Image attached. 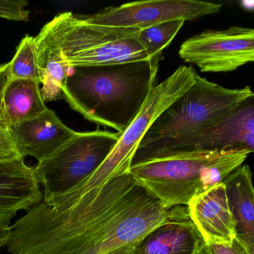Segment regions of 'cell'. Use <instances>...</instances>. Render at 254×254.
I'll return each instance as SVG.
<instances>
[{
	"label": "cell",
	"mask_w": 254,
	"mask_h": 254,
	"mask_svg": "<svg viewBox=\"0 0 254 254\" xmlns=\"http://www.w3.org/2000/svg\"><path fill=\"white\" fill-rule=\"evenodd\" d=\"M187 219V206L166 207L128 172L80 195L42 200L11 225L5 248L11 254H107Z\"/></svg>",
	"instance_id": "cell-1"
},
{
	"label": "cell",
	"mask_w": 254,
	"mask_h": 254,
	"mask_svg": "<svg viewBox=\"0 0 254 254\" xmlns=\"http://www.w3.org/2000/svg\"><path fill=\"white\" fill-rule=\"evenodd\" d=\"M162 59L70 68L63 99L86 120L122 133L156 85Z\"/></svg>",
	"instance_id": "cell-2"
},
{
	"label": "cell",
	"mask_w": 254,
	"mask_h": 254,
	"mask_svg": "<svg viewBox=\"0 0 254 254\" xmlns=\"http://www.w3.org/2000/svg\"><path fill=\"white\" fill-rule=\"evenodd\" d=\"M194 84L151 125L142 138L133 163L176 152L180 147L227 118L254 97L250 86L229 89L196 72Z\"/></svg>",
	"instance_id": "cell-3"
},
{
	"label": "cell",
	"mask_w": 254,
	"mask_h": 254,
	"mask_svg": "<svg viewBox=\"0 0 254 254\" xmlns=\"http://www.w3.org/2000/svg\"><path fill=\"white\" fill-rule=\"evenodd\" d=\"M249 150H192L133 163L129 172L166 207L187 206L244 164Z\"/></svg>",
	"instance_id": "cell-4"
},
{
	"label": "cell",
	"mask_w": 254,
	"mask_h": 254,
	"mask_svg": "<svg viewBox=\"0 0 254 254\" xmlns=\"http://www.w3.org/2000/svg\"><path fill=\"white\" fill-rule=\"evenodd\" d=\"M47 24L69 68L151 59L138 38L141 29L91 24L69 11Z\"/></svg>",
	"instance_id": "cell-5"
},
{
	"label": "cell",
	"mask_w": 254,
	"mask_h": 254,
	"mask_svg": "<svg viewBox=\"0 0 254 254\" xmlns=\"http://www.w3.org/2000/svg\"><path fill=\"white\" fill-rule=\"evenodd\" d=\"M196 72L192 66L182 65L164 81L156 84L136 118L120 133L117 143L101 166L87 179L62 195H80L128 172L138 146L151 125L190 90L195 81Z\"/></svg>",
	"instance_id": "cell-6"
},
{
	"label": "cell",
	"mask_w": 254,
	"mask_h": 254,
	"mask_svg": "<svg viewBox=\"0 0 254 254\" xmlns=\"http://www.w3.org/2000/svg\"><path fill=\"white\" fill-rule=\"evenodd\" d=\"M120 133L108 130L77 132L48 158L38 162L35 169L49 200L70 191L92 175L117 143Z\"/></svg>",
	"instance_id": "cell-7"
},
{
	"label": "cell",
	"mask_w": 254,
	"mask_h": 254,
	"mask_svg": "<svg viewBox=\"0 0 254 254\" xmlns=\"http://www.w3.org/2000/svg\"><path fill=\"white\" fill-rule=\"evenodd\" d=\"M178 53L200 72H233L254 62V30L242 26L206 30L186 40Z\"/></svg>",
	"instance_id": "cell-8"
},
{
	"label": "cell",
	"mask_w": 254,
	"mask_h": 254,
	"mask_svg": "<svg viewBox=\"0 0 254 254\" xmlns=\"http://www.w3.org/2000/svg\"><path fill=\"white\" fill-rule=\"evenodd\" d=\"M221 8V4L197 0H151L108 7L95 14L80 17L91 24L144 29L169 20L192 21L218 14Z\"/></svg>",
	"instance_id": "cell-9"
},
{
	"label": "cell",
	"mask_w": 254,
	"mask_h": 254,
	"mask_svg": "<svg viewBox=\"0 0 254 254\" xmlns=\"http://www.w3.org/2000/svg\"><path fill=\"white\" fill-rule=\"evenodd\" d=\"M187 206L190 220L206 245H230L236 239V220L223 181L193 197Z\"/></svg>",
	"instance_id": "cell-10"
},
{
	"label": "cell",
	"mask_w": 254,
	"mask_h": 254,
	"mask_svg": "<svg viewBox=\"0 0 254 254\" xmlns=\"http://www.w3.org/2000/svg\"><path fill=\"white\" fill-rule=\"evenodd\" d=\"M254 96L230 116L208 130L184 142L175 153L192 150L254 151ZM175 154V153H174Z\"/></svg>",
	"instance_id": "cell-11"
},
{
	"label": "cell",
	"mask_w": 254,
	"mask_h": 254,
	"mask_svg": "<svg viewBox=\"0 0 254 254\" xmlns=\"http://www.w3.org/2000/svg\"><path fill=\"white\" fill-rule=\"evenodd\" d=\"M8 130L21 157L29 156L38 162L53 155L77 133L49 108L35 118L9 126Z\"/></svg>",
	"instance_id": "cell-12"
},
{
	"label": "cell",
	"mask_w": 254,
	"mask_h": 254,
	"mask_svg": "<svg viewBox=\"0 0 254 254\" xmlns=\"http://www.w3.org/2000/svg\"><path fill=\"white\" fill-rule=\"evenodd\" d=\"M43 198L34 167L24 159L0 160V223L10 225L19 211L30 210Z\"/></svg>",
	"instance_id": "cell-13"
},
{
	"label": "cell",
	"mask_w": 254,
	"mask_h": 254,
	"mask_svg": "<svg viewBox=\"0 0 254 254\" xmlns=\"http://www.w3.org/2000/svg\"><path fill=\"white\" fill-rule=\"evenodd\" d=\"M236 223V239L254 254V191L252 172L243 164L223 181Z\"/></svg>",
	"instance_id": "cell-14"
},
{
	"label": "cell",
	"mask_w": 254,
	"mask_h": 254,
	"mask_svg": "<svg viewBox=\"0 0 254 254\" xmlns=\"http://www.w3.org/2000/svg\"><path fill=\"white\" fill-rule=\"evenodd\" d=\"M205 245L191 220L166 223L135 246L133 254H196Z\"/></svg>",
	"instance_id": "cell-15"
},
{
	"label": "cell",
	"mask_w": 254,
	"mask_h": 254,
	"mask_svg": "<svg viewBox=\"0 0 254 254\" xmlns=\"http://www.w3.org/2000/svg\"><path fill=\"white\" fill-rule=\"evenodd\" d=\"M35 38L38 80L43 85L41 88L43 99L50 102L63 99L62 87L70 68L64 59L62 49L47 24Z\"/></svg>",
	"instance_id": "cell-16"
},
{
	"label": "cell",
	"mask_w": 254,
	"mask_h": 254,
	"mask_svg": "<svg viewBox=\"0 0 254 254\" xmlns=\"http://www.w3.org/2000/svg\"><path fill=\"white\" fill-rule=\"evenodd\" d=\"M8 127L38 117L47 109L38 80L10 79L4 93Z\"/></svg>",
	"instance_id": "cell-17"
},
{
	"label": "cell",
	"mask_w": 254,
	"mask_h": 254,
	"mask_svg": "<svg viewBox=\"0 0 254 254\" xmlns=\"http://www.w3.org/2000/svg\"><path fill=\"white\" fill-rule=\"evenodd\" d=\"M184 20H174L139 29L138 38L150 59L163 56V51L173 41L184 25Z\"/></svg>",
	"instance_id": "cell-18"
},
{
	"label": "cell",
	"mask_w": 254,
	"mask_h": 254,
	"mask_svg": "<svg viewBox=\"0 0 254 254\" xmlns=\"http://www.w3.org/2000/svg\"><path fill=\"white\" fill-rule=\"evenodd\" d=\"M10 64L11 79L38 80L35 37L27 35L23 38Z\"/></svg>",
	"instance_id": "cell-19"
},
{
	"label": "cell",
	"mask_w": 254,
	"mask_h": 254,
	"mask_svg": "<svg viewBox=\"0 0 254 254\" xmlns=\"http://www.w3.org/2000/svg\"><path fill=\"white\" fill-rule=\"evenodd\" d=\"M29 2L25 0H0V18L13 21H29L30 11L26 9Z\"/></svg>",
	"instance_id": "cell-20"
},
{
	"label": "cell",
	"mask_w": 254,
	"mask_h": 254,
	"mask_svg": "<svg viewBox=\"0 0 254 254\" xmlns=\"http://www.w3.org/2000/svg\"><path fill=\"white\" fill-rule=\"evenodd\" d=\"M24 159L21 157L8 129L0 128V160Z\"/></svg>",
	"instance_id": "cell-21"
},
{
	"label": "cell",
	"mask_w": 254,
	"mask_h": 254,
	"mask_svg": "<svg viewBox=\"0 0 254 254\" xmlns=\"http://www.w3.org/2000/svg\"><path fill=\"white\" fill-rule=\"evenodd\" d=\"M11 79V64L0 65V128L8 129V125L5 116L4 105V93L5 87Z\"/></svg>",
	"instance_id": "cell-22"
},
{
	"label": "cell",
	"mask_w": 254,
	"mask_h": 254,
	"mask_svg": "<svg viewBox=\"0 0 254 254\" xmlns=\"http://www.w3.org/2000/svg\"><path fill=\"white\" fill-rule=\"evenodd\" d=\"M206 246L209 254H251L236 238L230 245H210Z\"/></svg>",
	"instance_id": "cell-23"
},
{
	"label": "cell",
	"mask_w": 254,
	"mask_h": 254,
	"mask_svg": "<svg viewBox=\"0 0 254 254\" xmlns=\"http://www.w3.org/2000/svg\"><path fill=\"white\" fill-rule=\"evenodd\" d=\"M11 233V225L0 223V249L5 248Z\"/></svg>",
	"instance_id": "cell-24"
},
{
	"label": "cell",
	"mask_w": 254,
	"mask_h": 254,
	"mask_svg": "<svg viewBox=\"0 0 254 254\" xmlns=\"http://www.w3.org/2000/svg\"><path fill=\"white\" fill-rule=\"evenodd\" d=\"M137 245H128V246L121 247L118 249L114 250L111 252L108 253L107 254H133V250H134L135 246Z\"/></svg>",
	"instance_id": "cell-25"
},
{
	"label": "cell",
	"mask_w": 254,
	"mask_h": 254,
	"mask_svg": "<svg viewBox=\"0 0 254 254\" xmlns=\"http://www.w3.org/2000/svg\"><path fill=\"white\" fill-rule=\"evenodd\" d=\"M196 254H208L207 246H206V244H205V245H203V246L198 251H197V253Z\"/></svg>",
	"instance_id": "cell-26"
}]
</instances>
